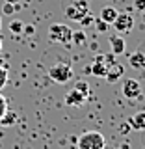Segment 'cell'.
I'll return each mask as SVG.
<instances>
[{
    "label": "cell",
    "mask_w": 145,
    "mask_h": 149,
    "mask_svg": "<svg viewBox=\"0 0 145 149\" xmlns=\"http://www.w3.org/2000/svg\"><path fill=\"white\" fill-rule=\"evenodd\" d=\"M22 34H24V36H34V34H35V26H34V24H24Z\"/></svg>",
    "instance_id": "23"
},
{
    "label": "cell",
    "mask_w": 145,
    "mask_h": 149,
    "mask_svg": "<svg viewBox=\"0 0 145 149\" xmlns=\"http://www.w3.org/2000/svg\"><path fill=\"white\" fill-rule=\"evenodd\" d=\"M134 8L139 9V11H143L145 9V0H134Z\"/></svg>",
    "instance_id": "25"
},
{
    "label": "cell",
    "mask_w": 145,
    "mask_h": 149,
    "mask_svg": "<svg viewBox=\"0 0 145 149\" xmlns=\"http://www.w3.org/2000/svg\"><path fill=\"white\" fill-rule=\"evenodd\" d=\"M123 73H125V67H123V65H121L119 62H112V63H108V67H106V74H104V78H106V80H108L110 84H114V82L121 80Z\"/></svg>",
    "instance_id": "7"
},
{
    "label": "cell",
    "mask_w": 145,
    "mask_h": 149,
    "mask_svg": "<svg viewBox=\"0 0 145 149\" xmlns=\"http://www.w3.org/2000/svg\"><path fill=\"white\" fill-rule=\"evenodd\" d=\"M22 30H24V22H22V21H19V19H13V21L9 22V32H11V34L21 36Z\"/></svg>",
    "instance_id": "16"
},
{
    "label": "cell",
    "mask_w": 145,
    "mask_h": 149,
    "mask_svg": "<svg viewBox=\"0 0 145 149\" xmlns=\"http://www.w3.org/2000/svg\"><path fill=\"white\" fill-rule=\"evenodd\" d=\"M110 47H112V52H114L115 56L123 54L125 50H127V41H125L121 36H112L110 37Z\"/></svg>",
    "instance_id": "10"
},
{
    "label": "cell",
    "mask_w": 145,
    "mask_h": 149,
    "mask_svg": "<svg viewBox=\"0 0 145 149\" xmlns=\"http://www.w3.org/2000/svg\"><path fill=\"white\" fill-rule=\"evenodd\" d=\"M128 63H130V67H134V69H145V52H142V50L132 52L130 58H128Z\"/></svg>",
    "instance_id": "12"
},
{
    "label": "cell",
    "mask_w": 145,
    "mask_h": 149,
    "mask_svg": "<svg viewBox=\"0 0 145 149\" xmlns=\"http://www.w3.org/2000/svg\"><path fill=\"white\" fill-rule=\"evenodd\" d=\"M93 21H95V17H93L91 13H86V15L80 19V24L82 26H89V24H93Z\"/></svg>",
    "instance_id": "21"
},
{
    "label": "cell",
    "mask_w": 145,
    "mask_h": 149,
    "mask_svg": "<svg viewBox=\"0 0 145 149\" xmlns=\"http://www.w3.org/2000/svg\"><path fill=\"white\" fill-rule=\"evenodd\" d=\"M74 142L78 149H106V140L99 130H86Z\"/></svg>",
    "instance_id": "1"
},
{
    "label": "cell",
    "mask_w": 145,
    "mask_h": 149,
    "mask_svg": "<svg viewBox=\"0 0 145 149\" xmlns=\"http://www.w3.org/2000/svg\"><path fill=\"white\" fill-rule=\"evenodd\" d=\"M117 9H115L114 6H104V8H102L101 9V19H102V21H106V22H108V24L112 26V24H114V21H115V17H117Z\"/></svg>",
    "instance_id": "13"
},
{
    "label": "cell",
    "mask_w": 145,
    "mask_h": 149,
    "mask_svg": "<svg viewBox=\"0 0 145 149\" xmlns=\"http://www.w3.org/2000/svg\"><path fill=\"white\" fill-rule=\"evenodd\" d=\"M93 24H95V28H97V32H99V34H104V32H108V30H110V24H108L106 21H102L101 17H95Z\"/></svg>",
    "instance_id": "17"
},
{
    "label": "cell",
    "mask_w": 145,
    "mask_h": 149,
    "mask_svg": "<svg viewBox=\"0 0 145 149\" xmlns=\"http://www.w3.org/2000/svg\"><path fill=\"white\" fill-rule=\"evenodd\" d=\"M121 149H125V147H121Z\"/></svg>",
    "instance_id": "30"
},
{
    "label": "cell",
    "mask_w": 145,
    "mask_h": 149,
    "mask_svg": "<svg viewBox=\"0 0 145 149\" xmlns=\"http://www.w3.org/2000/svg\"><path fill=\"white\" fill-rule=\"evenodd\" d=\"M121 90H123V95L127 97V99L134 101V99H139V97H142V84H139L136 78H125Z\"/></svg>",
    "instance_id": "5"
},
{
    "label": "cell",
    "mask_w": 145,
    "mask_h": 149,
    "mask_svg": "<svg viewBox=\"0 0 145 149\" xmlns=\"http://www.w3.org/2000/svg\"><path fill=\"white\" fill-rule=\"evenodd\" d=\"M17 11V4H9V2H4V8H2V15H13Z\"/></svg>",
    "instance_id": "19"
},
{
    "label": "cell",
    "mask_w": 145,
    "mask_h": 149,
    "mask_svg": "<svg viewBox=\"0 0 145 149\" xmlns=\"http://www.w3.org/2000/svg\"><path fill=\"white\" fill-rule=\"evenodd\" d=\"M86 13H89V4H87V0H73L67 6V9H65V17L74 21V22H80V19L86 15Z\"/></svg>",
    "instance_id": "4"
},
{
    "label": "cell",
    "mask_w": 145,
    "mask_h": 149,
    "mask_svg": "<svg viewBox=\"0 0 145 149\" xmlns=\"http://www.w3.org/2000/svg\"><path fill=\"white\" fill-rule=\"evenodd\" d=\"M4 2H9V4H19L21 0H4Z\"/></svg>",
    "instance_id": "27"
},
{
    "label": "cell",
    "mask_w": 145,
    "mask_h": 149,
    "mask_svg": "<svg viewBox=\"0 0 145 149\" xmlns=\"http://www.w3.org/2000/svg\"><path fill=\"white\" fill-rule=\"evenodd\" d=\"M49 39L52 43H60L63 47H71V39H73V28L62 22H56L49 28Z\"/></svg>",
    "instance_id": "2"
},
{
    "label": "cell",
    "mask_w": 145,
    "mask_h": 149,
    "mask_svg": "<svg viewBox=\"0 0 145 149\" xmlns=\"http://www.w3.org/2000/svg\"><path fill=\"white\" fill-rule=\"evenodd\" d=\"M104 60H106V63H112V62H115V54H114V52L106 54V56H104Z\"/></svg>",
    "instance_id": "26"
},
{
    "label": "cell",
    "mask_w": 145,
    "mask_h": 149,
    "mask_svg": "<svg viewBox=\"0 0 145 149\" xmlns=\"http://www.w3.org/2000/svg\"><path fill=\"white\" fill-rule=\"evenodd\" d=\"M106 67H108V63H106L104 56H102V54L97 56V58L93 60V63H91V74H93V77H102V78H104Z\"/></svg>",
    "instance_id": "9"
},
{
    "label": "cell",
    "mask_w": 145,
    "mask_h": 149,
    "mask_svg": "<svg viewBox=\"0 0 145 149\" xmlns=\"http://www.w3.org/2000/svg\"><path fill=\"white\" fill-rule=\"evenodd\" d=\"M86 32L84 30H73V39H71V45H84L86 43Z\"/></svg>",
    "instance_id": "15"
},
{
    "label": "cell",
    "mask_w": 145,
    "mask_h": 149,
    "mask_svg": "<svg viewBox=\"0 0 145 149\" xmlns=\"http://www.w3.org/2000/svg\"><path fill=\"white\" fill-rule=\"evenodd\" d=\"M8 78H9V74H8V69L0 65V90H2V88L8 84Z\"/></svg>",
    "instance_id": "20"
},
{
    "label": "cell",
    "mask_w": 145,
    "mask_h": 149,
    "mask_svg": "<svg viewBox=\"0 0 145 149\" xmlns=\"http://www.w3.org/2000/svg\"><path fill=\"white\" fill-rule=\"evenodd\" d=\"M0 50H2V39H0Z\"/></svg>",
    "instance_id": "29"
},
{
    "label": "cell",
    "mask_w": 145,
    "mask_h": 149,
    "mask_svg": "<svg viewBox=\"0 0 145 149\" xmlns=\"http://www.w3.org/2000/svg\"><path fill=\"white\" fill-rule=\"evenodd\" d=\"M119 130H121V134H128V132H130L128 121H127V123H121V125H119Z\"/></svg>",
    "instance_id": "24"
},
{
    "label": "cell",
    "mask_w": 145,
    "mask_h": 149,
    "mask_svg": "<svg viewBox=\"0 0 145 149\" xmlns=\"http://www.w3.org/2000/svg\"><path fill=\"white\" fill-rule=\"evenodd\" d=\"M128 125H130V129H134V130H143L145 129V110L134 114L132 118H128Z\"/></svg>",
    "instance_id": "11"
},
{
    "label": "cell",
    "mask_w": 145,
    "mask_h": 149,
    "mask_svg": "<svg viewBox=\"0 0 145 149\" xmlns=\"http://www.w3.org/2000/svg\"><path fill=\"white\" fill-rule=\"evenodd\" d=\"M6 110H8V101H6V97L0 93V119H2L4 114H6Z\"/></svg>",
    "instance_id": "22"
},
{
    "label": "cell",
    "mask_w": 145,
    "mask_h": 149,
    "mask_svg": "<svg viewBox=\"0 0 145 149\" xmlns=\"http://www.w3.org/2000/svg\"><path fill=\"white\" fill-rule=\"evenodd\" d=\"M86 101H87V97L82 95V93L78 91V90H74V88L67 93V95H65V104H67V106H73V108H78V106H82Z\"/></svg>",
    "instance_id": "8"
},
{
    "label": "cell",
    "mask_w": 145,
    "mask_h": 149,
    "mask_svg": "<svg viewBox=\"0 0 145 149\" xmlns=\"http://www.w3.org/2000/svg\"><path fill=\"white\" fill-rule=\"evenodd\" d=\"M17 112L15 110H6V114L2 116V119H0V125H2V127H11V125H15L17 123Z\"/></svg>",
    "instance_id": "14"
},
{
    "label": "cell",
    "mask_w": 145,
    "mask_h": 149,
    "mask_svg": "<svg viewBox=\"0 0 145 149\" xmlns=\"http://www.w3.org/2000/svg\"><path fill=\"white\" fill-rule=\"evenodd\" d=\"M112 26H114V30L119 32V34H127L134 26V17L130 15V13H117V17H115V21H114Z\"/></svg>",
    "instance_id": "6"
},
{
    "label": "cell",
    "mask_w": 145,
    "mask_h": 149,
    "mask_svg": "<svg viewBox=\"0 0 145 149\" xmlns=\"http://www.w3.org/2000/svg\"><path fill=\"white\" fill-rule=\"evenodd\" d=\"M49 77H50V80L56 82V84H67L73 78V69H71L69 63L60 62V63H54L52 67L49 69Z\"/></svg>",
    "instance_id": "3"
},
{
    "label": "cell",
    "mask_w": 145,
    "mask_h": 149,
    "mask_svg": "<svg viewBox=\"0 0 145 149\" xmlns=\"http://www.w3.org/2000/svg\"><path fill=\"white\" fill-rule=\"evenodd\" d=\"M74 90H78V91L82 93V95L89 97V84H87L86 80H78L76 84H74Z\"/></svg>",
    "instance_id": "18"
},
{
    "label": "cell",
    "mask_w": 145,
    "mask_h": 149,
    "mask_svg": "<svg viewBox=\"0 0 145 149\" xmlns=\"http://www.w3.org/2000/svg\"><path fill=\"white\" fill-rule=\"evenodd\" d=\"M0 30H2V17H0Z\"/></svg>",
    "instance_id": "28"
}]
</instances>
